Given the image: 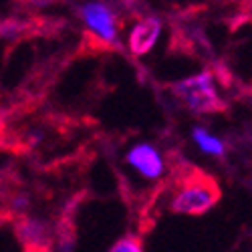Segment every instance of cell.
I'll use <instances>...</instances> for the list:
<instances>
[{
  "label": "cell",
  "mask_w": 252,
  "mask_h": 252,
  "mask_svg": "<svg viewBox=\"0 0 252 252\" xmlns=\"http://www.w3.org/2000/svg\"><path fill=\"white\" fill-rule=\"evenodd\" d=\"M174 95L194 113H218L224 109V103L216 91L214 75L210 71L178 81L174 85Z\"/></svg>",
  "instance_id": "6da1fadb"
},
{
  "label": "cell",
  "mask_w": 252,
  "mask_h": 252,
  "mask_svg": "<svg viewBox=\"0 0 252 252\" xmlns=\"http://www.w3.org/2000/svg\"><path fill=\"white\" fill-rule=\"evenodd\" d=\"M218 200H220V192L212 182H208L206 178L190 180L174 198L172 212L200 216L206 214L212 206H216Z\"/></svg>",
  "instance_id": "7a4b0ae2"
},
{
  "label": "cell",
  "mask_w": 252,
  "mask_h": 252,
  "mask_svg": "<svg viewBox=\"0 0 252 252\" xmlns=\"http://www.w3.org/2000/svg\"><path fill=\"white\" fill-rule=\"evenodd\" d=\"M81 18L85 27L89 29V32H93L95 36H99L105 43H117V20L113 10L103 4V2H87L81 6Z\"/></svg>",
  "instance_id": "3957f363"
},
{
  "label": "cell",
  "mask_w": 252,
  "mask_h": 252,
  "mask_svg": "<svg viewBox=\"0 0 252 252\" xmlns=\"http://www.w3.org/2000/svg\"><path fill=\"white\" fill-rule=\"evenodd\" d=\"M125 159H127V163L133 167L137 174H141L143 178H148V180L161 178V174L165 170L161 154L150 143H137L135 148H131L127 152Z\"/></svg>",
  "instance_id": "277c9868"
},
{
  "label": "cell",
  "mask_w": 252,
  "mask_h": 252,
  "mask_svg": "<svg viewBox=\"0 0 252 252\" xmlns=\"http://www.w3.org/2000/svg\"><path fill=\"white\" fill-rule=\"evenodd\" d=\"M159 34H161V23H159V18H156V16L141 18L139 23L131 29V32H129V40H127L129 51L133 55H137V57L148 55L156 47Z\"/></svg>",
  "instance_id": "5b68a950"
},
{
  "label": "cell",
  "mask_w": 252,
  "mask_h": 252,
  "mask_svg": "<svg viewBox=\"0 0 252 252\" xmlns=\"http://www.w3.org/2000/svg\"><path fill=\"white\" fill-rule=\"evenodd\" d=\"M192 139H194V143L198 145V148H200L204 154L214 156V158L224 156V150H226L224 141H222L220 137L212 135L208 129H204V127H196V129L192 131Z\"/></svg>",
  "instance_id": "8992f818"
},
{
  "label": "cell",
  "mask_w": 252,
  "mask_h": 252,
  "mask_svg": "<svg viewBox=\"0 0 252 252\" xmlns=\"http://www.w3.org/2000/svg\"><path fill=\"white\" fill-rule=\"evenodd\" d=\"M23 230H25V240H29V242H45L47 240V224H43V222H36V220H27L25 222V226H23Z\"/></svg>",
  "instance_id": "52a82bcc"
},
{
  "label": "cell",
  "mask_w": 252,
  "mask_h": 252,
  "mask_svg": "<svg viewBox=\"0 0 252 252\" xmlns=\"http://www.w3.org/2000/svg\"><path fill=\"white\" fill-rule=\"evenodd\" d=\"M113 252H139L143 250V242L139 236H133V234H127V236H123L119 238L113 246H111Z\"/></svg>",
  "instance_id": "ba28073f"
},
{
  "label": "cell",
  "mask_w": 252,
  "mask_h": 252,
  "mask_svg": "<svg viewBox=\"0 0 252 252\" xmlns=\"http://www.w3.org/2000/svg\"><path fill=\"white\" fill-rule=\"evenodd\" d=\"M27 2H31L34 6H47V4H53L55 0H27Z\"/></svg>",
  "instance_id": "9c48e42d"
}]
</instances>
